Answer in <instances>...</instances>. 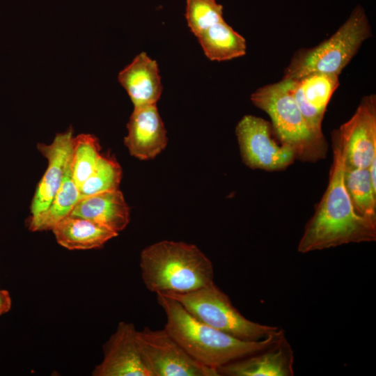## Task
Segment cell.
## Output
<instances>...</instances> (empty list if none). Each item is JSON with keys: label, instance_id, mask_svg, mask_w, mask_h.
Here are the masks:
<instances>
[{"label": "cell", "instance_id": "cell-11", "mask_svg": "<svg viewBox=\"0 0 376 376\" xmlns=\"http://www.w3.org/2000/svg\"><path fill=\"white\" fill-rule=\"evenodd\" d=\"M73 130L58 133L49 144L39 143L38 150L47 159V168L39 182L31 204V217L45 211L52 202L71 158Z\"/></svg>", "mask_w": 376, "mask_h": 376}, {"label": "cell", "instance_id": "cell-24", "mask_svg": "<svg viewBox=\"0 0 376 376\" xmlns=\"http://www.w3.org/2000/svg\"><path fill=\"white\" fill-rule=\"evenodd\" d=\"M11 306L12 300L9 292L0 289V315L8 313Z\"/></svg>", "mask_w": 376, "mask_h": 376}, {"label": "cell", "instance_id": "cell-22", "mask_svg": "<svg viewBox=\"0 0 376 376\" xmlns=\"http://www.w3.org/2000/svg\"><path fill=\"white\" fill-rule=\"evenodd\" d=\"M121 178L122 169L117 161L101 154L92 173L79 187L81 198L118 189Z\"/></svg>", "mask_w": 376, "mask_h": 376}, {"label": "cell", "instance_id": "cell-8", "mask_svg": "<svg viewBox=\"0 0 376 376\" xmlns=\"http://www.w3.org/2000/svg\"><path fill=\"white\" fill-rule=\"evenodd\" d=\"M243 162L252 169L279 171L296 160L293 151L276 137L271 123L253 115H245L235 128Z\"/></svg>", "mask_w": 376, "mask_h": 376}, {"label": "cell", "instance_id": "cell-1", "mask_svg": "<svg viewBox=\"0 0 376 376\" xmlns=\"http://www.w3.org/2000/svg\"><path fill=\"white\" fill-rule=\"evenodd\" d=\"M331 139L329 183L299 242L297 250L301 253L376 240V221L359 215L353 207L343 181L341 146L334 132Z\"/></svg>", "mask_w": 376, "mask_h": 376}, {"label": "cell", "instance_id": "cell-6", "mask_svg": "<svg viewBox=\"0 0 376 376\" xmlns=\"http://www.w3.org/2000/svg\"><path fill=\"white\" fill-rule=\"evenodd\" d=\"M162 295L178 301L198 320L244 340H262L281 329L245 318L214 282L189 292Z\"/></svg>", "mask_w": 376, "mask_h": 376}, {"label": "cell", "instance_id": "cell-18", "mask_svg": "<svg viewBox=\"0 0 376 376\" xmlns=\"http://www.w3.org/2000/svg\"><path fill=\"white\" fill-rule=\"evenodd\" d=\"M198 40L210 61H225L241 57L246 52L245 38L224 19L199 34Z\"/></svg>", "mask_w": 376, "mask_h": 376}, {"label": "cell", "instance_id": "cell-5", "mask_svg": "<svg viewBox=\"0 0 376 376\" xmlns=\"http://www.w3.org/2000/svg\"><path fill=\"white\" fill-rule=\"evenodd\" d=\"M370 36L367 16L358 6L329 38L316 47L297 52L285 68L283 79H297L315 72L339 76L362 43Z\"/></svg>", "mask_w": 376, "mask_h": 376}, {"label": "cell", "instance_id": "cell-9", "mask_svg": "<svg viewBox=\"0 0 376 376\" xmlns=\"http://www.w3.org/2000/svg\"><path fill=\"white\" fill-rule=\"evenodd\" d=\"M340 142L347 167L368 168L376 158V97L361 99L353 116L333 132Z\"/></svg>", "mask_w": 376, "mask_h": 376}, {"label": "cell", "instance_id": "cell-12", "mask_svg": "<svg viewBox=\"0 0 376 376\" xmlns=\"http://www.w3.org/2000/svg\"><path fill=\"white\" fill-rule=\"evenodd\" d=\"M284 80L309 126L315 133L323 135L324 115L332 95L339 86L338 75L315 72L297 79Z\"/></svg>", "mask_w": 376, "mask_h": 376}, {"label": "cell", "instance_id": "cell-14", "mask_svg": "<svg viewBox=\"0 0 376 376\" xmlns=\"http://www.w3.org/2000/svg\"><path fill=\"white\" fill-rule=\"evenodd\" d=\"M127 128L125 145L136 158L152 159L166 146V131L156 104L134 107Z\"/></svg>", "mask_w": 376, "mask_h": 376}, {"label": "cell", "instance_id": "cell-21", "mask_svg": "<svg viewBox=\"0 0 376 376\" xmlns=\"http://www.w3.org/2000/svg\"><path fill=\"white\" fill-rule=\"evenodd\" d=\"M97 137L90 134H80L72 139L71 173L79 188L92 173L101 155Z\"/></svg>", "mask_w": 376, "mask_h": 376}, {"label": "cell", "instance_id": "cell-17", "mask_svg": "<svg viewBox=\"0 0 376 376\" xmlns=\"http://www.w3.org/2000/svg\"><path fill=\"white\" fill-rule=\"evenodd\" d=\"M58 244L70 250H87L102 246L118 233L89 219L68 215L52 230Z\"/></svg>", "mask_w": 376, "mask_h": 376}, {"label": "cell", "instance_id": "cell-19", "mask_svg": "<svg viewBox=\"0 0 376 376\" xmlns=\"http://www.w3.org/2000/svg\"><path fill=\"white\" fill-rule=\"evenodd\" d=\"M81 198L79 188L72 178L70 158L60 188L52 202L42 213L34 218H29V230L31 231L52 230L60 221L70 214Z\"/></svg>", "mask_w": 376, "mask_h": 376}, {"label": "cell", "instance_id": "cell-20", "mask_svg": "<svg viewBox=\"0 0 376 376\" xmlns=\"http://www.w3.org/2000/svg\"><path fill=\"white\" fill-rule=\"evenodd\" d=\"M343 181L356 212L376 221V190L372 186L368 168L347 167L344 164Z\"/></svg>", "mask_w": 376, "mask_h": 376}, {"label": "cell", "instance_id": "cell-4", "mask_svg": "<svg viewBox=\"0 0 376 376\" xmlns=\"http://www.w3.org/2000/svg\"><path fill=\"white\" fill-rule=\"evenodd\" d=\"M250 99L268 114L276 137L293 151L296 160L315 162L326 157L328 147L324 134L309 126L284 79L259 88Z\"/></svg>", "mask_w": 376, "mask_h": 376}, {"label": "cell", "instance_id": "cell-10", "mask_svg": "<svg viewBox=\"0 0 376 376\" xmlns=\"http://www.w3.org/2000/svg\"><path fill=\"white\" fill-rule=\"evenodd\" d=\"M131 322H120L103 345V358L92 371L93 376H150L141 357Z\"/></svg>", "mask_w": 376, "mask_h": 376}, {"label": "cell", "instance_id": "cell-16", "mask_svg": "<svg viewBox=\"0 0 376 376\" xmlns=\"http://www.w3.org/2000/svg\"><path fill=\"white\" fill-rule=\"evenodd\" d=\"M69 215L89 219L118 233L130 219V208L119 189L81 198Z\"/></svg>", "mask_w": 376, "mask_h": 376}, {"label": "cell", "instance_id": "cell-3", "mask_svg": "<svg viewBox=\"0 0 376 376\" xmlns=\"http://www.w3.org/2000/svg\"><path fill=\"white\" fill-rule=\"evenodd\" d=\"M140 268L146 288L156 295L187 293L214 282L211 260L183 242L162 240L146 247Z\"/></svg>", "mask_w": 376, "mask_h": 376}, {"label": "cell", "instance_id": "cell-13", "mask_svg": "<svg viewBox=\"0 0 376 376\" xmlns=\"http://www.w3.org/2000/svg\"><path fill=\"white\" fill-rule=\"evenodd\" d=\"M293 363V350L284 334L268 347L228 363L217 372L219 376H292Z\"/></svg>", "mask_w": 376, "mask_h": 376}, {"label": "cell", "instance_id": "cell-2", "mask_svg": "<svg viewBox=\"0 0 376 376\" xmlns=\"http://www.w3.org/2000/svg\"><path fill=\"white\" fill-rule=\"evenodd\" d=\"M157 300L166 317L167 332L196 361L217 370L268 347L285 334L281 329L262 340H244L198 320L172 298L157 295Z\"/></svg>", "mask_w": 376, "mask_h": 376}, {"label": "cell", "instance_id": "cell-23", "mask_svg": "<svg viewBox=\"0 0 376 376\" xmlns=\"http://www.w3.org/2000/svg\"><path fill=\"white\" fill-rule=\"evenodd\" d=\"M185 18L191 31L197 37L224 19L223 6L216 0H186Z\"/></svg>", "mask_w": 376, "mask_h": 376}, {"label": "cell", "instance_id": "cell-15", "mask_svg": "<svg viewBox=\"0 0 376 376\" xmlns=\"http://www.w3.org/2000/svg\"><path fill=\"white\" fill-rule=\"evenodd\" d=\"M134 107L156 104L162 92L157 63L146 52L136 55L118 74Z\"/></svg>", "mask_w": 376, "mask_h": 376}, {"label": "cell", "instance_id": "cell-7", "mask_svg": "<svg viewBox=\"0 0 376 376\" xmlns=\"http://www.w3.org/2000/svg\"><path fill=\"white\" fill-rule=\"evenodd\" d=\"M135 339L150 376H219L193 359L164 328L136 330Z\"/></svg>", "mask_w": 376, "mask_h": 376}]
</instances>
